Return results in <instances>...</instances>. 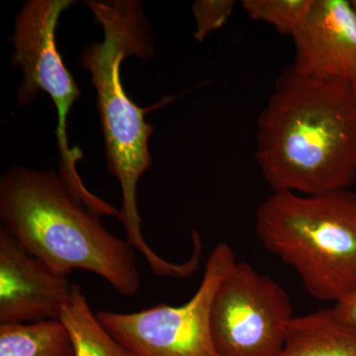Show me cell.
I'll use <instances>...</instances> for the list:
<instances>
[{"label": "cell", "mask_w": 356, "mask_h": 356, "mask_svg": "<svg viewBox=\"0 0 356 356\" xmlns=\"http://www.w3.org/2000/svg\"><path fill=\"white\" fill-rule=\"evenodd\" d=\"M351 86H353V91H355V97H356V81H355V83L351 84Z\"/></svg>", "instance_id": "16"}, {"label": "cell", "mask_w": 356, "mask_h": 356, "mask_svg": "<svg viewBox=\"0 0 356 356\" xmlns=\"http://www.w3.org/2000/svg\"><path fill=\"white\" fill-rule=\"evenodd\" d=\"M74 287L0 227V325L58 320Z\"/></svg>", "instance_id": "8"}, {"label": "cell", "mask_w": 356, "mask_h": 356, "mask_svg": "<svg viewBox=\"0 0 356 356\" xmlns=\"http://www.w3.org/2000/svg\"><path fill=\"white\" fill-rule=\"evenodd\" d=\"M255 158L273 193L348 191L356 179L351 83L285 70L259 115Z\"/></svg>", "instance_id": "1"}, {"label": "cell", "mask_w": 356, "mask_h": 356, "mask_svg": "<svg viewBox=\"0 0 356 356\" xmlns=\"http://www.w3.org/2000/svg\"><path fill=\"white\" fill-rule=\"evenodd\" d=\"M54 170L13 166L0 178V219L30 254L58 273L100 276L124 297L140 291L134 248L110 233Z\"/></svg>", "instance_id": "3"}, {"label": "cell", "mask_w": 356, "mask_h": 356, "mask_svg": "<svg viewBox=\"0 0 356 356\" xmlns=\"http://www.w3.org/2000/svg\"><path fill=\"white\" fill-rule=\"evenodd\" d=\"M331 310L339 322L356 329V291L337 303Z\"/></svg>", "instance_id": "15"}, {"label": "cell", "mask_w": 356, "mask_h": 356, "mask_svg": "<svg viewBox=\"0 0 356 356\" xmlns=\"http://www.w3.org/2000/svg\"><path fill=\"white\" fill-rule=\"evenodd\" d=\"M292 38L295 72L327 81H356L355 0H315Z\"/></svg>", "instance_id": "9"}, {"label": "cell", "mask_w": 356, "mask_h": 356, "mask_svg": "<svg viewBox=\"0 0 356 356\" xmlns=\"http://www.w3.org/2000/svg\"><path fill=\"white\" fill-rule=\"evenodd\" d=\"M276 281L243 261L225 276L213 301L211 327L219 356H280L294 318Z\"/></svg>", "instance_id": "7"}, {"label": "cell", "mask_w": 356, "mask_h": 356, "mask_svg": "<svg viewBox=\"0 0 356 356\" xmlns=\"http://www.w3.org/2000/svg\"><path fill=\"white\" fill-rule=\"evenodd\" d=\"M315 0H243L252 19L273 26L280 34L293 36L303 24Z\"/></svg>", "instance_id": "13"}, {"label": "cell", "mask_w": 356, "mask_h": 356, "mask_svg": "<svg viewBox=\"0 0 356 356\" xmlns=\"http://www.w3.org/2000/svg\"><path fill=\"white\" fill-rule=\"evenodd\" d=\"M236 7L234 0H198L192 4L196 22L194 38L203 42L208 36L226 24Z\"/></svg>", "instance_id": "14"}, {"label": "cell", "mask_w": 356, "mask_h": 356, "mask_svg": "<svg viewBox=\"0 0 356 356\" xmlns=\"http://www.w3.org/2000/svg\"><path fill=\"white\" fill-rule=\"evenodd\" d=\"M74 3L72 0H30L23 6L11 39V65L19 67L23 74L16 98L21 106H27L40 91L50 96L58 115V175L89 211L98 216L116 217V208L86 188L76 168L83 154L77 147H70L67 139V117L81 92L58 51L56 30L60 15Z\"/></svg>", "instance_id": "5"}, {"label": "cell", "mask_w": 356, "mask_h": 356, "mask_svg": "<svg viewBox=\"0 0 356 356\" xmlns=\"http://www.w3.org/2000/svg\"><path fill=\"white\" fill-rule=\"evenodd\" d=\"M58 321L69 332L74 356H132L98 320L79 285L74 284Z\"/></svg>", "instance_id": "11"}, {"label": "cell", "mask_w": 356, "mask_h": 356, "mask_svg": "<svg viewBox=\"0 0 356 356\" xmlns=\"http://www.w3.org/2000/svg\"><path fill=\"white\" fill-rule=\"evenodd\" d=\"M0 356H74L72 341L58 320L0 325Z\"/></svg>", "instance_id": "12"}, {"label": "cell", "mask_w": 356, "mask_h": 356, "mask_svg": "<svg viewBox=\"0 0 356 356\" xmlns=\"http://www.w3.org/2000/svg\"><path fill=\"white\" fill-rule=\"evenodd\" d=\"M236 262L228 243H218L197 291L186 303L159 304L134 313L104 310L96 316L132 356H219L211 327L213 301Z\"/></svg>", "instance_id": "6"}, {"label": "cell", "mask_w": 356, "mask_h": 356, "mask_svg": "<svg viewBox=\"0 0 356 356\" xmlns=\"http://www.w3.org/2000/svg\"><path fill=\"white\" fill-rule=\"evenodd\" d=\"M255 229L316 299L337 304L356 291V194L273 193L257 208Z\"/></svg>", "instance_id": "4"}, {"label": "cell", "mask_w": 356, "mask_h": 356, "mask_svg": "<svg viewBox=\"0 0 356 356\" xmlns=\"http://www.w3.org/2000/svg\"><path fill=\"white\" fill-rule=\"evenodd\" d=\"M86 3L104 32L103 41L88 44L79 60L90 72L97 95L107 166L121 187L122 206L117 219L125 228L129 245L139 250L156 275L178 280L184 266L166 261L147 245L138 209V184L153 165L149 140L154 126L145 120V114L154 107L140 108L135 104L121 79V65L125 58L147 60L154 55L151 26L143 13L142 1L91 0Z\"/></svg>", "instance_id": "2"}, {"label": "cell", "mask_w": 356, "mask_h": 356, "mask_svg": "<svg viewBox=\"0 0 356 356\" xmlns=\"http://www.w3.org/2000/svg\"><path fill=\"white\" fill-rule=\"evenodd\" d=\"M280 356H356V329L339 322L331 309L294 318Z\"/></svg>", "instance_id": "10"}]
</instances>
